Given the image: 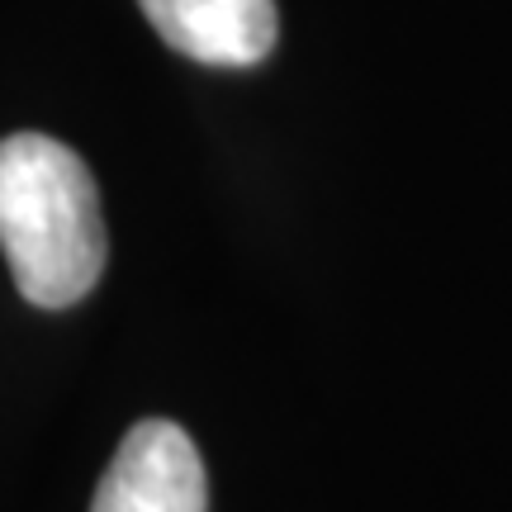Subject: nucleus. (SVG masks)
<instances>
[{
    "label": "nucleus",
    "mask_w": 512,
    "mask_h": 512,
    "mask_svg": "<svg viewBox=\"0 0 512 512\" xmlns=\"http://www.w3.org/2000/svg\"><path fill=\"white\" fill-rule=\"evenodd\" d=\"M209 479H204L200 446L185 427L166 418H143L119 441L110 470L95 489L91 512H204Z\"/></svg>",
    "instance_id": "f03ea898"
},
{
    "label": "nucleus",
    "mask_w": 512,
    "mask_h": 512,
    "mask_svg": "<svg viewBox=\"0 0 512 512\" xmlns=\"http://www.w3.org/2000/svg\"><path fill=\"white\" fill-rule=\"evenodd\" d=\"M0 247L34 309H72L105 271V219L86 162L43 133L0 138Z\"/></svg>",
    "instance_id": "f257e3e1"
},
{
    "label": "nucleus",
    "mask_w": 512,
    "mask_h": 512,
    "mask_svg": "<svg viewBox=\"0 0 512 512\" xmlns=\"http://www.w3.org/2000/svg\"><path fill=\"white\" fill-rule=\"evenodd\" d=\"M147 24L204 67H252L275 48V0H138Z\"/></svg>",
    "instance_id": "7ed1b4c3"
}]
</instances>
